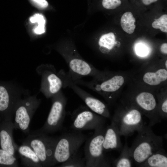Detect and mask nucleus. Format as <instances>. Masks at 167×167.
<instances>
[{
  "label": "nucleus",
  "instance_id": "f257e3e1",
  "mask_svg": "<svg viewBox=\"0 0 167 167\" xmlns=\"http://www.w3.org/2000/svg\"><path fill=\"white\" fill-rule=\"evenodd\" d=\"M137 132L129 149L133 162L139 167L150 156L163 148V138L156 135L149 125H144Z\"/></svg>",
  "mask_w": 167,
  "mask_h": 167
},
{
  "label": "nucleus",
  "instance_id": "f8f14e48",
  "mask_svg": "<svg viewBox=\"0 0 167 167\" xmlns=\"http://www.w3.org/2000/svg\"><path fill=\"white\" fill-rule=\"evenodd\" d=\"M12 120H2L0 124V146L1 148L15 156L18 146L13 136L14 129Z\"/></svg>",
  "mask_w": 167,
  "mask_h": 167
},
{
  "label": "nucleus",
  "instance_id": "bb28decb",
  "mask_svg": "<svg viewBox=\"0 0 167 167\" xmlns=\"http://www.w3.org/2000/svg\"><path fill=\"white\" fill-rule=\"evenodd\" d=\"M34 33L37 35H40L45 32V25H37L33 29Z\"/></svg>",
  "mask_w": 167,
  "mask_h": 167
},
{
  "label": "nucleus",
  "instance_id": "393cba45",
  "mask_svg": "<svg viewBox=\"0 0 167 167\" xmlns=\"http://www.w3.org/2000/svg\"><path fill=\"white\" fill-rule=\"evenodd\" d=\"M135 51L137 54L140 56H146L148 53V48L142 44H138L135 47Z\"/></svg>",
  "mask_w": 167,
  "mask_h": 167
},
{
  "label": "nucleus",
  "instance_id": "2eb2a0df",
  "mask_svg": "<svg viewBox=\"0 0 167 167\" xmlns=\"http://www.w3.org/2000/svg\"><path fill=\"white\" fill-rule=\"evenodd\" d=\"M139 167H167V156L163 148L150 156Z\"/></svg>",
  "mask_w": 167,
  "mask_h": 167
},
{
  "label": "nucleus",
  "instance_id": "1a4fd4ad",
  "mask_svg": "<svg viewBox=\"0 0 167 167\" xmlns=\"http://www.w3.org/2000/svg\"><path fill=\"white\" fill-rule=\"evenodd\" d=\"M62 70L57 72L54 66L49 64H41L36 68L37 73L41 77L40 91L46 98H50L64 88Z\"/></svg>",
  "mask_w": 167,
  "mask_h": 167
},
{
  "label": "nucleus",
  "instance_id": "f03ea898",
  "mask_svg": "<svg viewBox=\"0 0 167 167\" xmlns=\"http://www.w3.org/2000/svg\"><path fill=\"white\" fill-rule=\"evenodd\" d=\"M105 129L104 125L97 128L93 135L85 141L84 158L87 167L112 166L111 161L105 155L103 148Z\"/></svg>",
  "mask_w": 167,
  "mask_h": 167
},
{
  "label": "nucleus",
  "instance_id": "a878e982",
  "mask_svg": "<svg viewBox=\"0 0 167 167\" xmlns=\"http://www.w3.org/2000/svg\"><path fill=\"white\" fill-rule=\"evenodd\" d=\"M32 1L36 6L40 8H45L48 5V3L46 0H32Z\"/></svg>",
  "mask_w": 167,
  "mask_h": 167
},
{
  "label": "nucleus",
  "instance_id": "9d476101",
  "mask_svg": "<svg viewBox=\"0 0 167 167\" xmlns=\"http://www.w3.org/2000/svg\"><path fill=\"white\" fill-rule=\"evenodd\" d=\"M71 128L74 131L95 130L105 125V118L89 110L87 106L81 105L72 113Z\"/></svg>",
  "mask_w": 167,
  "mask_h": 167
},
{
  "label": "nucleus",
  "instance_id": "6ab92c4d",
  "mask_svg": "<svg viewBox=\"0 0 167 167\" xmlns=\"http://www.w3.org/2000/svg\"><path fill=\"white\" fill-rule=\"evenodd\" d=\"M19 166L15 156L0 149V167H16Z\"/></svg>",
  "mask_w": 167,
  "mask_h": 167
},
{
  "label": "nucleus",
  "instance_id": "c756f323",
  "mask_svg": "<svg viewBox=\"0 0 167 167\" xmlns=\"http://www.w3.org/2000/svg\"><path fill=\"white\" fill-rule=\"evenodd\" d=\"M165 66L166 67V68H167V61L166 60L165 63Z\"/></svg>",
  "mask_w": 167,
  "mask_h": 167
},
{
  "label": "nucleus",
  "instance_id": "0eeeda50",
  "mask_svg": "<svg viewBox=\"0 0 167 167\" xmlns=\"http://www.w3.org/2000/svg\"><path fill=\"white\" fill-rule=\"evenodd\" d=\"M41 102L37 95L24 96L18 103L15 109L13 122L15 129H19L25 134L30 132L29 125L34 113Z\"/></svg>",
  "mask_w": 167,
  "mask_h": 167
},
{
  "label": "nucleus",
  "instance_id": "20e7f679",
  "mask_svg": "<svg viewBox=\"0 0 167 167\" xmlns=\"http://www.w3.org/2000/svg\"><path fill=\"white\" fill-rule=\"evenodd\" d=\"M50 98L52 106L44 124L41 128L30 131L28 134L48 135L62 129L66 114L67 98L61 90Z\"/></svg>",
  "mask_w": 167,
  "mask_h": 167
},
{
  "label": "nucleus",
  "instance_id": "dca6fc26",
  "mask_svg": "<svg viewBox=\"0 0 167 167\" xmlns=\"http://www.w3.org/2000/svg\"><path fill=\"white\" fill-rule=\"evenodd\" d=\"M126 140L120 155L117 158L113 159L111 161L112 166L115 167H131L133 163L129 152Z\"/></svg>",
  "mask_w": 167,
  "mask_h": 167
},
{
  "label": "nucleus",
  "instance_id": "4468645a",
  "mask_svg": "<svg viewBox=\"0 0 167 167\" xmlns=\"http://www.w3.org/2000/svg\"><path fill=\"white\" fill-rule=\"evenodd\" d=\"M22 165L25 167H42L41 162L37 155L28 145L23 144L17 148Z\"/></svg>",
  "mask_w": 167,
  "mask_h": 167
},
{
  "label": "nucleus",
  "instance_id": "412c9836",
  "mask_svg": "<svg viewBox=\"0 0 167 167\" xmlns=\"http://www.w3.org/2000/svg\"><path fill=\"white\" fill-rule=\"evenodd\" d=\"M59 166L61 167H86L84 158H82L77 153L67 161L61 163Z\"/></svg>",
  "mask_w": 167,
  "mask_h": 167
},
{
  "label": "nucleus",
  "instance_id": "ddd939ff",
  "mask_svg": "<svg viewBox=\"0 0 167 167\" xmlns=\"http://www.w3.org/2000/svg\"><path fill=\"white\" fill-rule=\"evenodd\" d=\"M120 136L118 126L111 120L110 124L105 129L103 144L104 151L115 150L121 152L123 147Z\"/></svg>",
  "mask_w": 167,
  "mask_h": 167
},
{
  "label": "nucleus",
  "instance_id": "5701e85b",
  "mask_svg": "<svg viewBox=\"0 0 167 167\" xmlns=\"http://www.w3.org/2000/svg\"><path fill=\"white\" fill-rule=\"evenodd\" d=\"M121 4L120 0H103V6L107 9H113L120 6Z\"/></svg>",
  "mask_w": 167,
  "mask_h": 167
},
{
  "label": "nucleus",
  "instance_id": "7c9ffc66",
  "mask_svg": "<svg viewBox=\"0 0 167 167\" xmlns=\"http://www.w3.org/2000/svg\"><path fill=\"white\" fill-rule=\"evenodd\" d=\"M1 121H2V119L0 117V123L1 122Z\"/></svg>",
  "mask_w": 167,
  "mask_h": 167
},
{
  "label": "nucleus",
  "instance_id": "423d86ee",
  "mask_svg": "<svg viewBox=\"0 0 167 167\" xmlns=\"http://www.w3.org/2000/svg\"><path fill=\"white\" fill-rule=\"evenodd\" d=\"M130 106L118 109L112 119L118 126L120 136H124L125 140L144 125L141 112L136 108Z\"/></svg>",
  "mask_w": 167,
  "mask_h": 167
},
{
  "label": "nucleus",
  "instance_id": "39448f33",
  "mask_svg": "<svg viewBox=\"0 0 167 167\" xmlns=\"http://www.w3.org/2000/svg\"><path fill=\"white\" fill-rule=\"evenodd\" d=\"M86 139L85 135L76 131L58 137L54 151L53 166L67 161L77 153Z\"/></svg>",
  "mask_w": 167,
  "mask_h": 167
},
{
  "label": "nucleus",
  "instance_id": "cd10ccee",
  "mask_svg": "<svg viewBox=\"0 0 167 167\" xmlns=\"http://www.w3.org/2000/svg\"><path fill=\"white\" fill-rule=\"evenodd\" d=\"M160 50L161 52L164 54H167V44L164 43L160 47Z\"/></svg>",
  "mask_w": 167,
  "mask_h": 167
},
{
  "label": "nucleus",
  "instance_id": "4be33fe9",
  "mask_svg": "<svg viewBox=\"0 0 167 167\" xmlns=\"http://www.w3.org/2000/svg\"><path fill=\"white\" fill-rule=\"evenodd\" d=\"M152 26L155 29H159L162 32H167V15L164 14L155 19L152 24Z\"/></svg>",
  "mask_w": 167,
  "mask_h": 167
},
{
  "label": "nucleus",
  "instance_id": "b1692460",
  "mask_svg": "<svg viewBox=\"0 0 167 167\" xmlns=\"http://www.w3.org/2000/svg\"><path fill=\"white\" fill-rule=\"evenodd\" d=\"M30 22L37 25H45V20L44 16L41 14L36 13L31 16L29 18Z\"/></svg>",
  "mask_w": 167,
  "mask_h": 167
},
{
  "label": "nucleus",
  "instance_id": "9b49d317",
  "mask_svg": "<svg viewBox=\"0 0 167 167\" xmlns=\"http://www.w3.org/2000/svg\"><path fill=\"white\" fill-rule=\"evenodd\" d=\"M62 77L64 88L68 87L71 89L92 111L105 118H110L109 110L104 103L81 88L72 80L68 72H64Z\"/></svg>",
  "mask_w": 167,
  "mask_h": 167
},
{
  "label": "nucleus",
  "instance_id": "6e6552de",
  "mask_svg": "<svg viewBox=\"0 0 167 167\" xmlns=\"http://www.w3.org/2000/svg\"><path fill=\"white\" fill-rule=\"evenodd\" d=\"M58 137L47 135L28 134L22 143L29 146L39 159L42 167L53 166L54 148Z\"/></svg>",
  "mask_w": 167,
  "mask_h": 167
},
{
  "label": "nucleus",
  "instance_id": "7ed1b4c3",
  "mask_svg": "<svg viewBox=\"0 0 167 167\" xmlns=\"http://www.w3.org/2000/svg\"><path fill=\"white\" fill-rule=\"evenodd\" d=\"M30 94L13 81H0V117L2 120H12L16 106L22 98Z\"/></svg>",
  "mask_w": 167,
  "mask_h": 167
},
{
  "label": "nucleus",
  "instance_id": "aec40b11",
  "mask_svg": "<svg viewBox=\"0 0 167 167\" xmlns=\"http://www.w3.org/2000/svg\"><path fill=\"white\" fill-rule=\"evenodd\" d=\"M116 42L115 35L113 32H109L102 35L99 39V46L106 48L109 53L114 48Z\"/></svg>",
  "mask_w": 167,
  "mask_h": 167
},
{
  "label": "nucleus",
  "instance_id": "f3484780",
  "mask_svg": "<svg viewBox=\"0 0 167 167\" xmlns=\"http://www.w3.org/2000/svg\"><path fill=\"white\" fill-rule=\"evenodd\" d=\"M167 79V71L164 69H160L155 72H147L143 77V81L152 86L158 85Z\"/></svg>",
  "mask_w": 167,
  "mask_h": 167
},
{
  "label": "nucleus",
  "instance_id": "c85d7f7f",
  "mask_svg": "<svg viewBox=\"0 0 167 167\" xmlns=\"http://www.w3.org/2000/svg\"><path fill=\"white\" fill-rule=\"evenodd\" d=\"M158 0H142L143 3L146 5H148L153 2L157 1Z\"/></svg>",
  "mask_w": 167,
  "mask_h": 167
},
{
  "label": "nucleus",
  "instance_id": "a211bd4d",
  "mask_svg": "<svg viewBox=\"0 0 167 167\" xmlns=\"http://www.w3.org/2000/svg\"><path fill=\"white\" fill-rule=\"evenodd\" d=\"M135 19L132 13L130 11L124 13L121 19V25L123 30L126 33L132 34L134 31L135 25L134 23Z\"/></svg>",
  "mask_w": 167,
  "mask_h": 167
}]
</instances>
